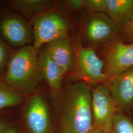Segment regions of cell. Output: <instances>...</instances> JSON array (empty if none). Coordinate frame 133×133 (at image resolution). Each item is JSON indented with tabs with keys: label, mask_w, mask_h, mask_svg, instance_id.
Listing matches in <instances>:
<instances>
[{
	"label": "cell",
	"mask_w": 133,
	"mask_h": 133,
	"mask_svg": "<svg viewBox=\"0 0 133 133\" xmlns=\"http://www.w3.org/2000/svg\"><path fill=\"white\" fill-rule=\"evenodd\" d=\"M12 54L10 46L0 37V79L5 75Z\"/></svg>",
	"instance_id": "17"
},
{
	"label": "cell",
	"mask_w": 133,
	"mask_h": 133,
	"mask_svg": "<svg viewBox=\"0 0 133 133\" xmlns=\"http://www.w3.org/2000/svg\"><path fill=\"white\" fill-rule=\"evenodd\" d=\"M104 57V73L109 82L120 73L133 66V43H126L118 39L108 45Z\"/></svg>",
	"instance_id": "9"
},
{
	"label": "cell",
	"mask_w": 133,
	"mask_h": 133,
	"mask_svg": "<svg viewBox=\"0 0 133 133\" xmlns=\"http://www.w3.org/2000/svg\"><path fill=\"white\" fill-rule=\"evenodd\" d=\"M38 52L33 44L13 53L2 80L25 96L37 92L43 79L38 60Z\"/></svg>",
	"instance_id": "2"
},
{
	"label": "cell",
	"mask_w": 133,
	"mask_h": 133,
	"mask_svg": "<svg viewBox=\"0 0 133 133\" xmlns=\"http://www.w3.org/2000/svg\"><path fill=\"white\" fill-rule=\"evenodd\" d=\"M21 122L27 133H54L48 103L42 93L37 92L26 100Z\"/></svg>",
	"instance_id": "7"
},
{
	"label": "cell",
	"mask_w": 133,
	"mask_h": 133,
	"mask_svg": "<svg viewBox=\"0 0 133 133\" xmlns=\"http://www.w3.org/2000/svg\"><path fill=\"white\" fill-rule=\"evenodd\" d=\"M57 102L59 133H88L93 129L90 85L81 81L66 84Z\"/></svg>",
	"instance_id": "1"
},
{
	"label": "cell",
	"mask_w": 133,
	"mask_h": 133,
	"mask_svg": "<svg viewBox=\"0 0 133 133\" xmlns=\"http://www.w3.org/2000/svg\"><path fill=\"white\" fill-rule=\"evenodd\" d=\"M88 133H103L102 132H101L100 131L96 130L95 129L93 128L90 131H89Z\"/></svg>",
	"instance_id": "23"
},
{
	"label": "cell",
	"mask_w": 133,
	"mask_h": 133,
	"mask_svg": "<svg viewBox=\"0 0 133 133\" xmlns=\"http://www.w3.org/2000/svg\"><path fill=\"white\" fill-rule=\"evenodd\" d=\"M93 128L103 133H110L114 115L119 107L105 84L91 88Z\"/></svg>",
	"instance_id": "5"
},
{
	"label": "cell",
	"mask_w": 133,
	"mask_h": 133,
	"mask_svg": "<svg viewBox=\"0 0 133 133\" xmlns=\"http://www.w3.org/2000/svg\"><path fill=\"white\" fill-rule=\"evenodd\" d=\"M3 133H27L21 122H15Z\"/></svg>",
	"instance_id": "21"
},
{
	"label": "cell",
	"mask_w": 133,
	"mask_h": 133,
	"mask_svg": "<svg viewBox=\"0 0 133 133\" xmlns=\"http://www.w3.org/2000/svg\"><path fill=\"white\" fill-rule=\"evenodd\" d=\"M106 13L122 29L133 18V0H106Z\"/></svg>",
	"instance_id": "14"
},
{
	"label": "cell",
	"mask_w": 133,
	"mask_h": 133,
	"mask_svg": "<svg viewBox=\"0 0 133 133\" xmlns=\"http://www.w3.org/2000/svg\"><path fill=\"white\" fill-rule=\"evenodd\" d=\"M33 46L38 52L44 45L59 38L69 37L71 25L66 17L57 10H49L31 19Z\"/></svg>",
	"instance_id": "3"
},
{
	"label": "cell",
	"mask_w": 133,
	"mask_h": 133,
	"mask_svg": "<svg viewBox=\"0 0 133 133\" xmlns=\"http://www.w3.org/2000/svg\"><path fill=\"white\" fill-rule=\"evenodd\" d=\"M106 0H83V9L89 13H106Z\"/></svg>",
	"instance_id": "18"
},
{
	"label": "cell",
	"mask_w": 133,
	"mask_h": 133,
	"mask_svg": "<svg viewBox=\"0 0 133 133\" xmlns=\"http://www.w3.org/2000/svg\"><path fill=\"white\" fill-rule=\"evenodd\" d=\"M0 37L9 46L18 49L33 43L31 24L24 17L11 10L0 14Z\"/></svg>",
	"instance_id": "8"
},
{
	"label": "cell",
	"mask_w": 133,
	"mask_h": 133,
	"mask_svg": "<svg viewBox=\"0 0 133 133\" xmlns=\"http://www.w3.org/2000/svg\"><path fill=\"white\" fill-rule=\"evenodd\" d=\"M7 4L10 9L21 14L26 19H32L50 10L54 2L49 0H10Z\"/></svg>",
	"instance_id": "13"
},
{
	"label": "cell",
	"mask_w": 133,
	"mask_h": 133,
	"mask_svg": "<svg viewBox=\"0 0 133 133\" xmlns=\"http://www.w3.org/2000/svg\"><path fill=\"white\" fill-rule=\"evenodd\" d=\"M14 122L15 121H12L9 117L0 112V133H4Z\"/></svg>",
	"instance_id": "20"
},
{
	"label": "cell",
	"mask_w": 133,
	"mask_h": 133,
	"mask_svg": "<svg viewBox=\"0 0 133 133\" xmlns=\"http://www.w3.org/2000/svg\"><path fill=\"white\" fill-rule=\"evenodd\" d=\"M108 85L120 109L125 111L133 109V66L120 73Z\"/></svg>",
	"instance_id": "10"
},
{
	"label": "cell",
	"mask_w": 133,
	"mask_h": 133,
	"mask_svg": "<svg viewBox=\"0 0 133 133\" xmlns=\"http://www.w3.org/2000/svg\"><path fill=\"white\" fill-rule=\"evenodd\" d=\"M26 96L14 90L0 79V112L22 104Z\"/></svg>",
	"instance_id": "15"
},
{
	"label": "cell",
	"mask_w": 133,
	"mask_h": 133,
	"mask_svg": "<svg viewBox=\"0 0 133 133\" xmlns=\"http://www.w3.org/2000/svg\"><path fill=\"white\" fill-rule=\"evenodd\" d=\"M74 46L76 54L74 77L89 85L108 84L109 81L104 73L105 62L98 56L94 48L84 46L79 40Z\"/></svg>",
	"instance_id": "4"
},
{
	"label": "cell",
	"mask_w": 133,
	"mask_h": 133,
	"mask_svg": "<svg viewBox=\"0 0 133 133\" xmlns=\"http://www.w3.org/2000/svg\"><path fill=\"white\" fill-rule=\"evenodd\" d=\"M83 25V35L90 46H99L120 39L122 28L104 13H89Z\"/></svg>",
	"instance_id": "6"
},
{
	"label": "cell",
	"mask_w": 133,
	"mask_h": 133,
	"mask_svg": "<svg viewBox=\"0 0 133 133\" xmlns=\"http://www.w3.org/2000/svg\"><path fill=\"white\" fill-rule=\"evenodd\" d=\"M122 35L124 43H133V18L122 29Z\"/></svg>",
	"instance_id": "19"
},
{
	"label": "cell",
	"mask_w": 133,
	"mask_h": 133,
	"mask_svg": "<svg viewBox=\"0 0 133 133\" xmlns=\"http://www.w3.org/2000/svg\"><path fill=\"white\" fill-rule=\"evenodd\" d=\"M66 3L72 10L83 9V0H69L66 1Z\"/></svg>",
	"instance_id": "22"
},
{
	"label": "cell",
	"mask_w": 133,
	"mask_h": 133,
	"mask_svg": "<svg viewBox=\"0 0 133 133\" xmlns=\"http://www.w3.org/2000/svg\"><path fill=\"white\" fill-rule=\"evenodd\" d=\"M38 60L43 78L47 82L53 98L57 102L61 92L62 82L65 74L53 61L45 48L39 50Z\"/></svg>",
	"instance_id": "11"
},
{
	"label": "cell",
	"mask_w": 133,
	"mask_h": 133,
	"mask_svg": "<svg viewBox=\"0 0 133 133\" xmlns=\"http://www.w3.org/2000/svg\"><path fill=\"white\" fill-rule=\"evenodd\" d=\"M110 133H133V121L118 112L115 114Z\"/></svg>",
	"instance_id": "16"
},
{
	"label": "cell",
	"mask_w": 133,
	"mask_h": 133,
	"mask_svg": "<svg viewBox=\"0 0 133 133\" xmlns=\"http://www.w3.org/2000/svg\"><path fill=\"white\" fill-rule=\"evenodd\" d=\"M45 45L49 55L65 75L73 71L76 54L74 45L69 37L57 39Z\"/></svg>",
	"instance_id": "12"
}]
</instances>
